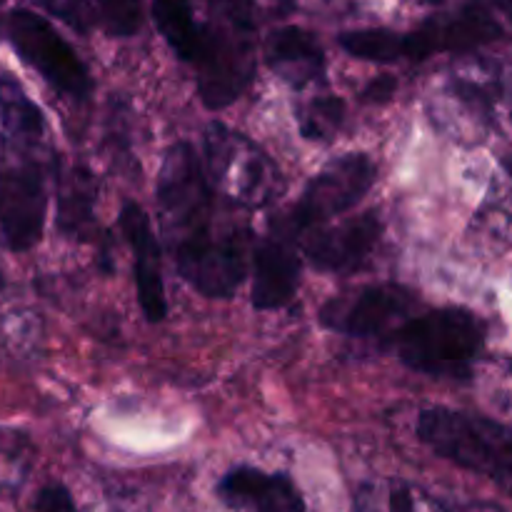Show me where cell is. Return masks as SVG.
Masks as SVG:
<instances>
[{
	"label": "cell",
	"instance_id": "1",
	"mask_svg": "<svg viewBox=\"0 0 512 512\" xmlns=\"http://www.w3.org/2000/svg\"><path fill=\"white\" fill-rule=\"evenodd\" d=\"M155 198L165 240L185 283L205 298H230L248 270L243 235L215 228L213 185L188 143L168 148Z\"/></svg>",
	"mask_w": 512,
	"mask_h": 512
},
{
	"label": "cell",
	"instance_id": "2",
	"mask_svg": "<svg viewBox=\"0 0 512 512\" xmlns=\"http://www.w3.org/2000/svg\"><path fill=\"white\" fill-rule=\"evenodd\" d=\"M390 345L410 370L433 378L468 380L483 353L485 328L465 308H438L413 315L390 333Z\"/></svg>",
	"mask_w": 512,
	"mask_h": 512
},
{
	"label": "cell",
	"instance_id": "3",
	"mask_svg": "<svg viewBox=\"0 0 512 512\" xmlns=\"http://www.w3.org/2000/svg\"><path fill=\"white\" fill-rule=\"evenodd\" d=\"M415 430L438 458L512 490V430L503 423L465 410L428 408Z\"/></svg>",
	"mask_w": 512,
	"mask_h": 512
},
{
	"label": "cell",
	"instance_id": "4",
	"mask_svg": "<svg viewBox=\"0 0 512 512\" xmlns=\"http://www.w3.org/2000/svg\"><path fill=\"white\" fill-rule=\"evenodd\" d=\"M10 45L25 65L35 70L45 83L68 98L85 100L93 90V78L73 45L35 10L15 8L5 25Z\"/></svg>",
	"mask_w": 512,
	"mask_h": 512
},
{
	"label": "cell",
	"instance_id": "5",
	"mask_svg": "<svg viewBox=\"0 0 512 512\" xmlns=\"http://www.w3.org/2000/svg\"><path fill=\"white\" fill-rule=\"evenodd\" d=\"M378 178V168L365 153H345L340 158L330 160L318 175L303 190V198L290 210L285 225L295 235L308 233V230L325 225L335 215L348 213L350 208L365 198Z\"/></svg>",
	"mask_w": 512,
	"mask_h": 512
},
{
	"label": "cell",
	"instance_id": "6",
	"mask_svg": "<svg viewBox=\"0 0 512 512\" xmlns=\"http://www.w3.org/2000/svg\"><path fill=\"white\" fill-rule=\"evenodd\" d=\"M205 153L210 183L220 193L250 208L273 198L280 173L245 135L218 123L210 125L205 135Z\"/></svg>",
	"mask_w": 512,
	"mask_h": 512
},
{
	"label": "cell",
	"instance_id": "7",
	"mask_svg": "<svg viewBox=\"0 0 512 512\" xmlns=\"http://www.w3.org/2000/svg\"><path fill=\"white\" fill-rule=\"evenodd\" d=\"M420 298L398 283H380L360 288L353 295H340L320 308L318 320L323 328L350 338H373L393 333L418 308Z\"/></svg>",
	"mask_w": 512,
	"mask_h": 512
},
{
	"label": "cell",
	"instance_id": "8",
	"mask_svg": "<svg viewBox=\"0 0 512 512\" xmlns=\"http://www.w3.org/2000/svg\"><path fill=\"white\" fill-rule=\"evenodd\" d=\"M48 213L45 175L35 160L0 165V235L8 250L28 253L40 243Z\"/></svg>",
	"mask_w": 512,
	"mask_h": 512
},
{
	"label": "cell",
	"instance_id": "9",
	"mask_svg": "<svg viewBox=\"0 0 512 512\" xmlns=\"http://www.w3.org/2000/svg\"><path fill=\"white\" fill-rule=\"evenodd\" d=\"M383 235L380 213L368 210L363 215L343 220L338 225H318L300 235L303 258L323 273H353L370 258Z\"/></svg>",
	"mask_w": 512,
	"mask_h": 512
},
{
	"label": "cell",
	"instance_id": "10",
	"mask_svg": "<svg viewBox=\"0 0 512 512\" xmlns=\"http://www.w3.org/2000/svg\"><path fill=\"white\" fill-rule=\"evenodd\" d=\"M500 38V25L483 0H470L460 13L433 18L405 33V60L420 63L435 53H468Z\"/></svg>",
	"mask_w": 512,
	"mask_h": 512
},
{
	"label": "cell",
	"instance_id": "11",
	"mask_svg": "<svg viewBox=\"0 0 512 512\" xmlns=\"http://www.w3.org/2000/svg\"><path fill=\"white\" fill-rule=\"evenodd\" d=\"M298 235L285 225L273 223L270 233L255 245L253 255V308L278 310L293 300L300 285Z\"/></svg>",
	"mask_w": 512,
	"mask_h": 512
},
{
	"label": "cell",
	"instance_id": "12",
	"mask_svg": "<svg viewBox=\"0 0 512 512\" xmlns=\"http://www.w3.org/2000/svg\"><path fill=\"white\" fill-rule=\"evenodd\" d=\"M120 230L133 250L135 290H138L140 308L150 323H160L168 313L165 300L163 270H160V245L153 233L148 213L138 203H125L120 210Z\"/></svg>",
	"mask_w": 512,
	"mask_h": 512
},
{
	"label": "cell",
	"instance_id": "13",
	"mask_svg": "<svg viewBox=\"0 0 512 512\" xmlns=\"http://www.w3.org/2000/svg\"><path fill=\"white\" fill-rule=\"evenodd\" d=\"M218 498L230 508L250 512H308L298 485L283 473L233 468L218 483Z\"/></svg>",
	"mask_w": 512,
	"mask_h": 512
},
{
	"label": "cell",
	"instance_id": "14",
	"mask_svg": "<svg viewBox=\"0 0 512 512\" xmlns=\"http://www.w3.org/2000/svg\"><path fill=\"white\" fill-rule=\"evenodd\" d=\"M265 63L280 80L295 90L308 88L323 78L325 53L310 30L298 25H285L273 30L265 40Z\"/></svg>",
	"mask_w": 512,
	"mask_h": 512
},
{
	"label": "cell",
	"instance_id": "15",
	"mask_svg": "<svg viewBox=\"0 0 512 512\" xmlns=\"http://www.w3.org/2000/svg\"><path fill=\"white\" fill-rule=\"evenodd\" d=\"M0 130L10 145L40 143L45 135V115L38 105L30 100L18 78L10 73H0Z\"/></svg>",
	"mask_w": 512,
	"mask_h": 512
},
{
	"label": "cell",
	"instance_id": "16",
	"mask_svg": "<svg viewBox=\"0 0 512 512\" xmlns=\"http://www.w3.org/2000/svg\"><path fill=\"white\" fill-rule=\"evenodd\" d=\"M153 20L175 58L195 65V60L203 53L208 23H200L195 18L190 0H153Z\"/></svg>",
	"mask_w": 512,
	"mask_h": 512
},
{
	"label": "cell",
	"instance_id": "17",
	"mask_svg": "<svg viewBox=\"0 0 512 512\" xmlns=\"http://www.w3.org/2000/svg\"><path fill=\"white\" fill-rule=\"evenodd\" d=\"M340 48L368 63H400L405 60V33L388 28L348 30L340 35Z\"/></svg>",
	"mask_w": 512,
	"mask_h": 512
},
{
	"label": "cell",
	"instance_id": "18",
	"mask_svg": "<svg viewBox=\"0 0 512 512\" xmlns=\"http://www.w3.org/2000/svg\"><path fill=\"white\" fill-rule=\"evenodd\" d=\"M345 120V103L335 95L313 100L300 110V133L308 140H330Z\"/></svg>",
	"mask_w": 512,
	"mask_h": 512
},
{
	"label": "cell",
	"instance_id": "19",
	"mask_svg": "<svg viewBox=\"0 0 512 512\" xmlns=\"http://www.w3.org/2000/svg\"><path fill=\"white\" fill-rule=\"evenodd\" d=\"M28 470V440L20 433L0 430V493L18 490Z\"/></svg>",
	"mask_w": 512,
	"mask_h": 512
},
{
	"label": "cell",
	"instance_id": "20",
	"mask_svg": "<svg viewBox=\"0 0 512 512\" xmlns=\"http://www.w3.org/2000/svg\"><path fill=\"white\" fill-rule=\"evenodd\" d=\"M103 28L115 38H130L143 20V0H95Z\"/></svg>",
	"mask_w": 512,
	"mask_h": 512
},
{
	"label": "cell",
	"instance_id": "21",
	"mask_svg": "<svg viewBox=\"0 0 512 512\" xmlns=\"http://www.w3.org/2000/svg\"><path fill=\"white\" fill-rule=\"evenodd\" d=\"M85 175L73 173L68 178V185L60 190V225L63 230H80L83 228V220H90V205L83 200H93V195H88L85 190Z\"/></svg>",
	"mask_w": 512,
	"mask_h": 512
},
{
	"label": "cell",
	"instance_id": "22",
	"mask_svg": "<svg viewBox=\"0 0 512 512\" xmlns=\"http://www.w3.org/2000/svg\"><path fill=\"white\" fill-rule=\"evenodd\" d=\"M50 15H55L58 20H63L68 28H73L75 33L88 35L93 30L95 20L98 18V10L93 8L90 0H38Z\"/></svg>",
	"mask_w": 512,
	"mask_h": 512
},
{
	"label": "cell",
	"instance_id": "23",
	"mask_svg": "<svg viewBox=\"0 0 512 512\" xmlns=\"http://www.w3.org/2000/svg\"><path fill=\"white\" fill-rule=\"evenodd\" d=\"M213 13L220 18V25L238 33L255 35V3L253 0H208Z\"/></svg>",
	"mask_w": 512,
	"mask_h": 512
},
{
	"label": "cell",
	"instance_id": "24",
	"mask_svg": "<svg viewBox=\"0 0 512 512\" xmlns=\"http://www.w3.org/2000/svg\"><path fill=\"white\" fill-rule=\"evenodd\" d=\"M35 512H78L70 490L60 483L45 485L35 498Z\"/></svg>",
	"mask_w": 512,
	"mask_h": 512
},
{
	"label": "cell",
	"instance_id": "25",
	"mask_svg": "<svg viewBox=\"0 0 512 512\" xmlns=\"http://www.w3.org/2000/svg\"><path fill=\"white\" fill-rule=\"evenodd\" d=\"M395 90H398V80L393 75H380L360 93V100H365V103H388Z\"/></svg>",
	"mask_w": 512,
	"mask_h": 512
},
{
	"label": "cell",
	"instance_id": "26",
	"mask_svg": "<svg viewBox=\"0 0 512 512\" xmlns=\"http://www.w3.org/2000/svg\"><path fill=\"white\" fill-rule=\"evenodd\" d=\"M498 5H500V10L508 15V20L512 23V0H498Z\"/></svg>",
	"mask_w": 512,
	"mask_h": 512
},
{
	"label": "cell",
	"instance_id": "27",
	"mask_svg": "<svg viewBox=\"0 0 512 512\" xmlns=\"http://www.w3.org/2000/svg\"><path fill=\"white\" fill-rule=\"evenodd\" d=\"M5 285V278H3V270H0V288H3Z\"/></svg>",
	"mask_w": 512,
	"mask_h": 512
},
{
	"label": "cell",
	"instance_id": "28",
	"mask_svg": "<svg viewBox=\"0 0 512 512\" xmlns=\"http://www.w3.org/2000/svg\"><path fill=\"white\" fill-rule=\"evenodd\" d=\"M430 3H433V5H438V3H443V0H430Z\"/></svg>",
	"mask_w": 512,
	"mask_h": 512
},
{
	"label": "cell",
	"instance_id": "29",
	"mask_svg": "<svg viewBox=\"0 0 512 512\" xmlns=\"http://www.w3.org/2000/svg\"><path fill=\"white\" fill-rule=\"evenodd\" d=\"M5 3V0H0V5H3Z\"/></svg>",
	"mask_w": 512,
	"mask_h": 512
}]
</instances>
